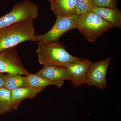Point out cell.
<instances>
[{
	"instance_id": "52a82bcc",
	"label": "cell",
	"mask_w": 121,
	"mask_h": 121,
	"mask_svg": "<svg viewBox=\"0 0 121 121\" xmlns=\"http://www.w3.org/2000/svg\"><path fill=\"white\" fill-rule=\"evenodd\" d=\"M111 57L99 62L91 63L87 72L86 84L89 86H95L100 90L107 88L106 76Z\"/></svg>"
},
{
	"instance_id": "8992f818",
	"label": "cell",
	"mask_w": 121,
	"mask_h": 121,
	"mask_svg": "<svg viewBox=\"0 0 121 121\" xmlns=\"http://www.w3.org/2000/svg\"><path fill=\"white\" fill-rule=\"evenodd\" d=\"M0 72L25 76L29 74L22 63L16 47L0 52Z\"/></svg>"
},
{
	"instance_id": "30bf717a",
	"label": "cell",
	"mask_w": 121,
	"mask_h": 121,
	"mask_svg": "<svg viewBox=\"0 0 121 121\" xmlns=\"http://www.w3.org/2000/svg\"><path fill=\"white\" fill-rule=\"evenodd\" d=\"M78 0H55L50 2L51 9L56 17H68L76 14Z\"/></svg>"
},
{
	"instance_id": "e0dca14e",
	"label": "cell",
	"mask_w": 121,
	"mask_h": 121,
	"mask_svg": "<svg viewBox=\"0 0 121 121\" xmlns=\"http://www.w3.org/2000/svg\"><path fill=\"white\" fill-rule=\"evenodd\" d=\"M93 7L117 8V0H93Z\"/></svg>"
},
{
	"instance_id": "ffe728a7",
	"label": "cell",
	"mask_w": 121,
	"mask_h": 121,
	"mask_svg": "<svg viewBox=\"0 0 121 121\" xmlns=\"http://www.w3.org/2000/svg\"><path fill=\"white\" fill-rule=\"evenodd\" d=\"M89 0L90 1H91V2H92V1L93 0Z\"/></svg>"
},
{
	"instance_id": "7c38bea8",
	"label": "cell",
	"mask_w": 121,
	"mask_h": 121,
	"mask_svg": "<svg viewBox=\"0 0 121 121\" xmlns=\"http://www.w3.org/2000/svg\"><path fill=\"white\" fill-rule=\"evenodd\" d=\"M91 11L118 28H121V12L117 8L93 7Z\"/></svg>"
},
{
	"instance_id": "9a60e30c",
	"label": "cell",
	"mask_w": 121,
	"mask_h": 121,
	"mask_svg": "<svg viewBox=\"0 0 121 121\" xmlns=\"http://www.w3.org/2000/svg\"><path fill=\"white\" fill-rule=\"evenodd\" d=\"M13 110L11 91L2 87L0 89V114L10 112Z\"/></svg>"
},
{
	"instance_id": "6da1fadb",
	"label": "cell",
	"mask_w": 121,
	"mask_h": 121,
	"mask_svg": "<svg viewBox=\"0 0 121 121\" xmlns=\"http://www.w3.org/2000/svg\"><path fill=\"white\" fill-rule=\"evenodd\" d=\"M34 21H23L0 30V52L24 41L35 42Z\"/></svg>"
},
{
	"instance_id": "5bb4252c",
	"label": "cell",
	"mask_w": 121,
	"mask_h": 121,
	"mask_svg": "<svg viewBox=\"0 0 121 121\" xmlns=\"http://www.w3.org/2000/svg\"><path fill=\"white\" fill-rule=\"evenodd\" d=\"M4 87L12 91L19 87L29 86L26 76L18 74H7L4 75Z\"/></svg>"
},
{
	"instance_id": "ba28073f",
	"label": "cell",
	"mask_w": 121,
	"mask_h": 121,
	"mask_svg": "<svg viewBox=\"0 0 121 121\" xmlns=\"http://www.w3.org/2000/svg\"><path fill=\"white\" fill-rule=\"evenodd\" d=\"M91 63L87 59L80 58L66 67L72 78L71 82L73 86L77 87L86 84L87 72Z\"/></svg>"
},
{
	"instance_id": "4fadbf2b",
	"label": "cell",
	"mask_w": 121,
	"mask_h": 121,
	"mask_svg": "<svg viewBox=\"0 0 121 121\" xmlns=\"http://www.w3.org/2000/svg\"><path fill=\"white\" fill-rule=\"evenodd\" d=\"M29 86L33 88H43L51 85H54L59 88L62 86L64 82H53L48 80L36 74L29 73L26 76Z\"/></svg>"
},
{
	"instance_id": "d6986e66",
	"label": "cell",
	"mask_w": 121,
	"mask_h": 121,
	"mask_svg": "<svg viewBox=\"0 0 121 121\" xmlns=\"http://www.w3.org/2000/svg\"><path fill=\"white\" fill-rule=\"evenodd\" d=\"M49 0L50 2H52V1H54L55 0Z\"/></svg>"
},
{
	"instance_id": "ac0fdd59",
	"label": "cell",
	"mask_w": 121,
	"mask_h": 121,
	"mask_svg": "<svg viewBox=\"0 0 121 121\" xmlns=\"http://www.w3.org/2000/svg\"><path fill=\"white\" fill-rule=\"evenodd\" d=\"M4 75L0 72V89L4 87Z\"/></svg>"
},
{
	"instance_id": "5b68a950",
	"label": "cell",
	"mask_w": 121,
	"mask_h": 121,
	"mask_svg": "<svg viewBox=\"0 0 121 121\" xmlns=\"http://www.w3.org/2000/svg\"><path fill=\"white\" fill-rule=\"evenodd\" d=\"M79 16L75 14L68 17H57L54 26L48 32L35 35V42L41 44L59 41L60 37L69 30L77 28Z\"/></svg>"
},
{
	"instance_id": "3957f363",
	"label": "cell",
	"mask_w": 121,
	"mask_h": 121,
	"mask_svg": "<svg viewBox=\"0 0 121 121\" xmlns=\"http://www.w3.org/2000/svg\"><path fill=\"white\" fill-rule=\"evenodd\" d=\"M114 27L112 24L90 11L79 16L77 29L87 40L94 42L103 33Z\"/></svg>"
},
{
	"instance_id": "277c9868",
	"label": "cell",
	"mask_w": 121,
	"mask_h": 121,
	"mask_svg": "<svg viewBox=\"0 0 121 121\" xmlns=\"http://www.w3.org/2000/svg\"><path fill=\"white\" fill-rule=\"evenodd\" d=\"M39 16L38 7L34 2L29 0L17 2L9 12L0 17V30L23 21L35 20Z\"/></svg>"
},
{
	"instance_id": "7a4b0ae2",
	"label": "cell",
	"mask_w": 121,
	"mask_h": 121,
	"mask_svg": "<svg viewBox=\"0 0 121 121\" xmlns=\"http://www.w3.org/2000/svg\"><path fill=\"white\" fill-rule=\"evenodd\" d=\"M36 52L39 63L43 66L66 67L80 59L69 54L63 44L59 41L45 44L38 43Z\"/></svg>"
},
{
	"instance_id": "2e32d148",
	"label": "cell",
	"mask_w": 121,
	"mask_h": 121,
	"mask_svg": "<svg viewBox=\"0 0 121 121\" xmlns=\"http://www.w3.org/2000/svg\"><path fill=\"white\" fill-rule=\"evenodd\" d=\"M92 2L89 0H78L76 6V14L78 16L84 15L91 11Z\"/></svg>"
},
{
	"instance_id": "9c48e42d",
	"label": "cell",
	"mask_w": 121,
	"mask_h": 121,
	"mask_svg": "<svg viewBox=\"0 0 121 121\" xmlns=\"http://www.w3.org/2000/svg\"><path fill=\"white\" fill-rule=\"evenodd\" d=\"M36 74L53 82H64L65 80L71 82L72 80L66 68L64 67L45 65Z\"/></svg>"
},
{
	"instance_id": "8fae6325",
	"label": "cell",
	"mask_w": 121,
	"mask_h": 121,
	"mask_svg": "<svg viewBox=\"0 0 121 121\" xmlns=\"http://www.w3.org/2000/svg\"><path fill=\"white\" fill-rule=\"evenodd\" d=\"M43 88H33L30 87H19L11 91V98L13 109L16 110L21 103L26 99H31L36 97L41 92Z\"/></svg>"
}]
</instances>
